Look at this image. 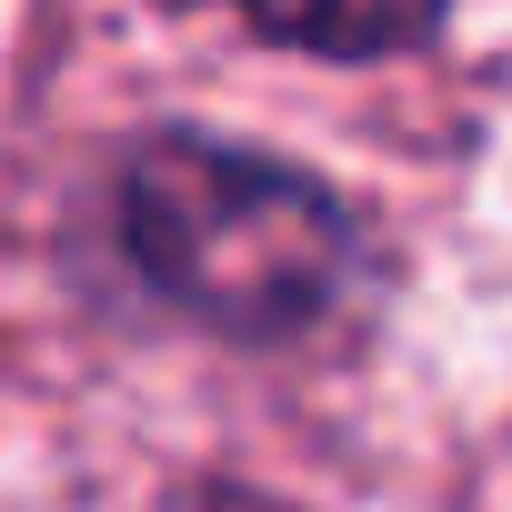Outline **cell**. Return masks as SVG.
Masks as SVG:
<instances>
[{
    "mask_svg": "<svg viewBox=\"0 0 512 512\" xmlns=\"http://www.w3.org/2000/svg\"><path fill=\"white\" fill-rule=\"evenodd\" d=\"M211 11H241L251 31L322 51V61H382V51L432 41L452 0H211Z\"/></svg>",
    "mask_w": 512,
    "mask_h": 512,
    "instance_id": "2",
    "label": "cell"
},
{
    "mask_svg": "<svg viewBox=\"0 0 512 512\" xmlns=\"http://www.w3.org/2000/svg\"><path fill=\"white\" fill-rule=\"evenodd\" d=\"M121 241L171 312L231 342L312 332L352 272V221L322 181L191 131L121 161Z\"/></svg>",
    "mask_w": 512,
    "mask_h": 512,
    "instance_id": "1",
    "label": "cell"
},
{
    "mask_svg": "<svg viewBox=\"0 0 512 512\" xmlns=\"http://www.w3.org/2000/svg\"><path fill=\"white\" fill-rule=\"evenodd\" d=\"M161 512H282V502H262V492H231V482H191V492H171Z\"/></svg>",
    "mask_w": 512,
    "mask_h": 512,
    "instance_id": "3",
    "label": "cell"
}]
</instances>
